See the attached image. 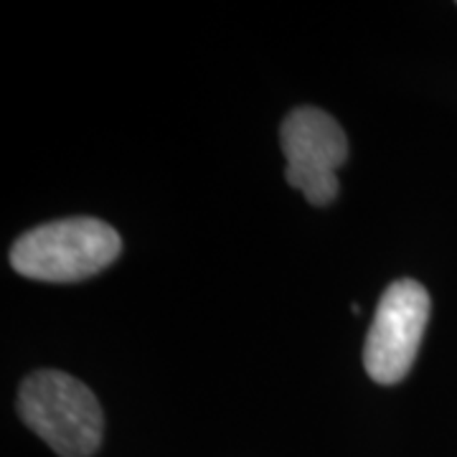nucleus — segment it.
I'll return each instance as SVG.
<instances>
[{
    "label": "nucleus",
    "mask_w": 457,
    "mask_h": 457,
    "mask_svg": "<svg viewBox=\"0 0 457 457\" xmlns=\"http://www.w3.org/2000/svg\"><path fill=\"white\" fill-rule=\"evenodd\" d=\"M285 153V179L303 191L312 206H328L338 196L336 170L348 158V140L343 128L318 107H297L279 128Z\"/></svg>",
    "instance_id": "obj_4"
},
{
    "label": "nucleus",
    "mask_w": 457,
    "mask_h": 457,
    "mask_svg": "<svg viewBox=\"0 0 457 457\" xmlns=\"http://www.w3.org/2000/svg\"><path fill=\"white\" fill-rule=\"evenodd\" d=\"M429 311V293L417 279H396L384 290L363 343V366L376 384L392 386L407 378L422 345Z\"/></svg>",
    "instance_id": "obj_3"
},
{
    "label": "nucleus",
    "mask_w": 457,
    "mask_h": 457,
    "mask_svg": "<svg viewBox=\"0 0 457 457\" xmlns=\"http://www.w3.org/2000/svg\"><path fill=\"white\" fill-rule=\"evenodd\" d=\"M18 414L62 457L95 455L104 432L97 396L62 371L29 376L18 389Z\"/></svg>",
    "instance_id": "obj_2"
},
{
    "label": "nucleus",
    "mask_w": 457,
    "mask_h": 457,
    "mask_svg": "<svg viewBox=\"0 0 457 457\" xmlns=\"http://www.w3.org/2000/svg\"><path fill=\"white\" fill-rule=\"evenodd\" d=\"M122 252L120 234L110 224L74 216L49 221L18 237L11 264L18 275L41 282H79L107 270Z\"/></svg>",
    "instance_id": "obj_1"
}]
</instances>
